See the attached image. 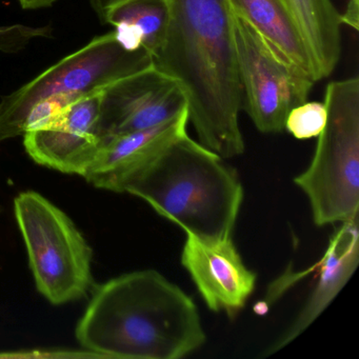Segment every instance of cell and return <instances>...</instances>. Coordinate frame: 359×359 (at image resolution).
<instances>
[{
  "instance_id": "obj_8",
  "label": "cell",
  "mask_w": 359,
  "mask_h": 359,
  "mask_svg": "<svg viewBox=\"0 0 359 359\" xmlns=\"http://www.w3.org/2000/svg\"><path fill=\"white\" fill-rule=\"evenodd\" d=\"M188 109L182 88L153 65L102 92L100 134L104 140L150 129Z\"/></svg>"
},
{
  "instance_id": "obj_21",
  "label": "cell",
  "mask_w": 359,
  "mask_h": 359,
  "mask_svg": "<svg viewBox=\"0 0 359 359\" xmlns=\"http://www.w3.org/2000/svg\"><path fill=\"white\" fill-rule=\"evenodd\" d=\"M58 0H18L20 7L25 10H41L52 7Z\"/></svg>"
},
{
  "instance_id": "obj_16",
  "label": "cell",
  "mask_w": 359,
  "mask_h": 359,
  "mask_svg": "<svg viewBox=\"0 0 359 359\" xmlns=\"http://www.w3.org/2000/svg\"><path fill=\"white\" fill-rule=\"evenodd\" d=\"M327 121L325 102H308L292 109L285 119V130L297 138L304 140L318 137Z\"/></svg>"
},
{
  "instance_id": "obj_5",
  "label": "cell",
  "mask_w": 359,
  "mask_h": 359,
  "mask_svg": "<svg viewBox=\"0 0 359 359\" xmlns=\"http://www.w3.org/2000/svg\"><path fill=\"white\" fill-rule=\"evenodd\" d=\"M327 121L306 171L294 178L308 196L318 226L359 216V79L332 81Z\"/></svg>"
},
{
  "instance_id": "obj_6",
  "label": "cell",
  "mask_w": 359,
  "mask_h": 359,
  "mask_svg": "<svg viewBox=\"0 0 359 359\" xmlns=\"http://www.w3.org/2000/svg\"><path fill=\"white\" fill-rule=\"evenodd\" d=\"M37 290L52 304L85 297L93 285V250L73 220L34 191L14 199Z\"/></svg>"
},
{
  "instance_id": "obj_13",
  "label": "cell",
  "mask_w": 359,
  "mask_h": 359,
  "mask_svg": "<svg viewBox=\"0 0 359 359\" xmlns=\"http://www.w3.org/2000/svg\"><path fill=\"white\" fill-rule=\"evenodd\" d=\"M231 13L250 25L292 66L320 81L310 50L287 0H226Z\"/></svg>"
},
{
  "instance_id": "obj_7",
  "label": "cell",
  "mask_w": 359,
  "mask_h": 359,
  "mask_svg": "<svg viewBox=\"0 0 359 359\" xmlns=\"http://www.w3.org/2000/svg\"><path fill=\"white\" fill-rule=\"evenodd\" d=\"M243 109L262 133H280L292 109L308 100L315 81L233 15Z\"/></svg>"
},
{
  "instance_id": "obj_15",
  "label": "cell",
  "mask_w": 359,
  "mask_h": 359,
  "mask_svg": "<svg viewBox=\"0 0 359 359\" xmlns=\"http://www.w3.org/2000/svg\"><path fill=\"white\" fill-rule=\"evenodd\" d=\"M169 15L168 0H127L107 14L104 24L114 27L126 49H144L153 57L165 39Z\"/></svg>"
},
{
  "instance_id": "obj_10",
  "label": "cell",
  "mask_w": 359,
  "mask_h": 359,
  "mask_svg": "<svg viewBox=\"0 0 359 359\" xmlns=\"http://www.w3.org/2000/svg\"><path fill=\"white\" fill-rule=\"evenodd\" d=\"M182 264L213 312L234 318L253 293L256 274L243 264L232 237L203 239L187 234Z\"/></svg>"
},
{
  "instance_id": "obj_19",
  "label": "cell",
  "mask_w": 359,
  "mask_h": 359,
  "mask_svg": "<svg viewBox=\"0 0 359 359\" xmlns=\"http://www.w3.org/2000/svg\"><path fill=\"white\" fill-rule=\"evenodd\" d=\"M342 24L358 31L359 27V0H348L346 10L341 13Z\"/></svg>"
},
{
  "instance_id": "obj_3",
  "label": "cell",
  "mask_w": 359,
  "mask_h": 359,
  "mask_svg": "<svg viewBox=\"0 0 359 359\" xmlns=\"http://www.w3.org/2000/svg\"><path fill=\"white\" fill-rule=\"evenodd\" d=\"M125 192L203 239L232 237L243 201L237 172L189 135L165 149Z\"/></svg>"
},
{
  "instance_id": "obj_12",
  "label": "cell",
  "mask_w": 359,
  "mask_h": 359,
  "mask_svg": "<svg viewBox=\"0 0 359 359\" xmlns=\"http://www.w3.org/2000/svg\"><path fill=\"white\" fill-rule=\"evenodd\" d=\"M341 224L332 235L325 255L315 268L318 278L304 310L266 354L280 350L300 335L327 309L356 270L359 259V216Z\"/></svg>"
},
{
  "instance_id": "obj_20",
  "label": "cell",
  "mask_w": 359,
  "mask_h": 359,
  "mask_svg": "<svg viewBox=\"0 0 359 359\" xmlns=\"http://www.w3.org/2000/svg\"><path fill=\"white\" fill-rule=\"evenodd\" d=\"M127 0H90V5L95 12L100 22L104 24L107 14L121 4L125 3Z\"/></svg>"
},
{
  "instance_id": "obj_9",
  "label": "cell",
  "mask_w": 359,
  "mask_h": 359,
  "mask_svg": "<svg viewBox=\"0 0 359 359\" xmlns=\"http://www.w3.org/2000/svg\"><path fill=\"white\" fill-rule=\"evenodd\" d=\"M102 92L77 100L43 127L27 132L24 146L29 156L43 167L83 176L102 146Z\"/></svg>"
},
{
  "instance_id": "obj_14",
  "label": "cell",
  "mask_w": 359,
  "mask_h": 359,
  "mask_svg": "<svg viewBox=\"0 0 359 359\" xmlns=\"http://www.w3.org/2000/svg\"><path fill=\"white\" fill-rule=\"evenodd\" d=\"M314 60L319 79L330 76L341 55V13L332 0H287Z\"/></svg>"
},
{
  "instance_id": "obj_2",
  "label": "cell",
  "mask_w": 359,
  "mask_h": 359,
  "mask_svg": "<svg viewBox=\"0 0 359 359\" xmlns=\"http://www.w3.org/2000/svg\"><path fill=\"white\" fill-rule=\"evenodd\" d=\"M75 336L100 358L123 359L184 358L207 339L192 298L155 270L96 287Z\"/></svg>"
},
{
  "instance_id": "obj_4",
  "label": "cell",
  "mask_w": 359,
  "mask_h": 359,
  "mask_svg": "<svg viewBox=\"0 0 359 359\" xmlns=\"http://www.w3.org/2000/svg\"><path fill=\"white\" fill-rule=\"evenodd\" d=\"M152 66L146 50L126 49L114 31L96 36L0 100V142L39 129L77 100Z\"/></svg>"
},
{
  "instance_id": "obj_1",
  "label": "cell",
  "mask_w": 359,
  "mask_h": 359,
  "mask_svg": "<svg viewBox=\"0 0 359 359\" xmlns=\"http://www.w3.org/2000/svg\"><path fill=\"white\" fill-rule=\"evenodd\" d=\"M169 25L153 65L182 88L199 142L222 158L245 142L232 13L226 0H168Z\"/></svg>"
},
{
  "instance_id": "obj_18",
  "label": "cell",
  "mask_w": 359,
  "mask_h": 359,
  "mask_svg": "<svg viewBox=\"0 0 359 359\" xmlns=\"http://www.w3.org/2000/svg\"><path fill=\"white\" fill-rule=\"evenodd\" d=\"M100 358L95 353L75 351H24V352L0 353V358Z\"/></svg>"
},
{
  "instance_id": "obj_11",
  "label": "cell",
  "mask_w": 359,
  "mask_h": 359,
  "mask_svg": "<svg viewBox=\"0 0 359 359\" xmlns=\"http://www.w3.org/2000/svg\"><path fill=\"white\" fill-rule=\"evenodd\" d=\"M188 123L187 109L150 129L104 140L83 177L95 188L125 193L128 184L165 149L188 135Z\"/></svg>"
},
{
  "instance_id": "obj_17",
  "label": "cell",
  "mask_w": 359,
  "mask_h": 359,
  "mask_svg": "<svg viewBox=\"0 0 359 359\" xmlns=\"http://www.w3.org/2000/svg\"><path fill=\"white\" fill-rule=\"evenodd\" d=\"M51 26L33 27L26 25H12L0 27V52L16 54L24 51L33 41L51 39Z\"/></svg>"
}]
</instances>
